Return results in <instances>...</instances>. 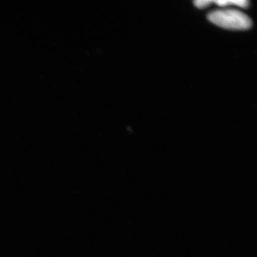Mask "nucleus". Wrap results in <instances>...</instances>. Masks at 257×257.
Segmentation results:
<instances>
[{"mask_svg":"<svg viewBox=\"0 0 257 257\" xmlns=\"http://www.w3.org/2000/svg\"><path fill=\"white\" fill-rule=\"evenodd\" d=\"M208 20L226 30H248L252 25V22L247 15L235 9L214 10L208 15Z\"/></svg>","mask_w":257,"mask_h":257,"instance_id":"f257e3e1","label":"nucleus"},{"mask_svg":"<svg viewBox=\"0 0 257 257\" xmlns=\"http://www.w3.org/2000/svg\"><path fill=\"white\" fill-rule=\"evenodd\" d=\"M211 3H213V1H210V0H204V1L199 0V1L194 2V4L195 5V6L197 7L198 8H199V9L207 8V7L209 6Z\"/></svg>","mask_w":257,"mask_h":257,"instance_id":"f03ea898","label":"nucleus"}]
</instances>
